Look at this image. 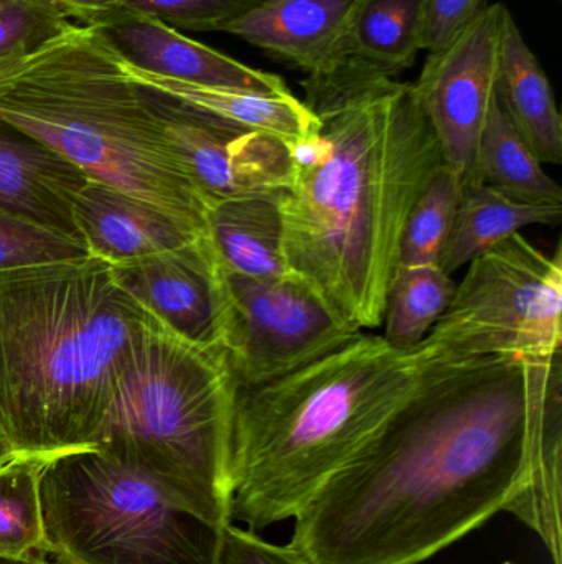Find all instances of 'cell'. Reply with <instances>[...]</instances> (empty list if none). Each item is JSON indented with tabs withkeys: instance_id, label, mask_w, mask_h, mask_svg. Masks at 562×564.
Segmentation results:
<instances>
[{
	"instance_id": "obj_1",
	"label": "cell",
	"mask_w": 562,
	"mask_h": 564,
	"mask_svg": "<svg viewBox=\"0 0 562 564\" xmlns=\"http://www.w3.org/2000/svg\"><path fill=\"white\" fill-rule=\"evenodd\" d=\"M561 355L432 360L411 400L294 516L309 564H421L505 512Z\"/></svg>"
},
{
	"instance_id": "obj_2",
	"label": "cell",
	"mask_w": 562,
	"mask_h": 564,
	"mask_svg": "<svg viewBox=\"0 0 562 564\" xmlns=\"http://www.w3.org/2000/svg\"><path fill=\"white\" fill-rule=\"evenodd\" d=\"M319 119L279 192L287 273L360 330L383 324L411 208L444 165L415 86L350 56L302 82Z\"/></svg>"
},
{
	"instance_id": "obj_3",
	"label": "cell",
	"mask_w": 562,
	"mask_h": 564,
	"mask_svg": "<svg viewBox=\"0 0 562 564\" xmlns=\"http://www.w3.org/2000/svg\"><path fill=\"white\" fill-rule=\"evenodd\" d=\"M147 312L92 257L0 271V426L19 457L95 446Z\"/></svg>"
},
{
	"instance_id": "obj_4",
	"label": "cell",
	"mask_w": 562,
	"mask_h": 564,
	"mask_svg": "<svg viewBox=\"0 0 562 564\" xmlns=\"http://www.w3.org/2000/svg\"><path fill=\"white\" fill-rule=\"evenodd\" d=\"M431 364L419 345L399 350L362 334L294 373L240 388L231 523L257 532L294 519L411 400Z\"/></svg>"
},
{
	"instance_id": "obj_5",
	"label": "cell",
	"mask_w": 562,
	"mask_h": 564,
	"mask_svg": "<svg viewBox=\"0 0 562 564\" xmlns=\"http://www.w3.org/2000/svg\"><path fill=\"white\" fill-rule=\"evenodd\" d=\"M98 26L69 22L0 62V121L42 142L89 181L118 188L205 234V207L155 102ZM207 235V234H205Z\"/></svg>"
},
{
	"instance_id": "obj_6",
	"label": "cell",
	"mask_w": 562,
	"mask_h": 564,
	"mask_svg": "<svg viewBox=\"0 0 562 564\" xmlns=\"http://www.w3.org/2000/svg\"><path fill=\"white\" fill-rule=\"evenodd\" d=\"M238 391L221 345L185 340L147 314L119 365L92 447L178 509L224 529Z\"/></svg>"
},
{
	"instance_id": "obj_7",
	"label": "cell",
	"mask_w": 562,
	"mask_h": 564,
	"mask_svg": "<svg viewBox=\"0 0 562 564\" xmlns=\"http://www.w3.org/2000/svg\"><path fill=\"white\" fill-rule=\"evenodd\" d=\"M53 564H220L221 533L96 447L40 464Z\"/></svg>"
},
{
	"instance_id": "obj_8",
	"label": "cell",
	"mask_w": 562,
	"mask_h": 564,
	"mask_svg": "<svg viewBox=\"0 0 562 564\" xmlns=\"http://www.w3.org/2000/svg\"><path fill=\"white\" fill-rule=\"evenodd\" d=\"M419 347L442 361L561 355V248L550 257L517 234L475 258Z\"/></svg>"
},
{
	"instance_id": "obj_9",
	"label": "cell",
	"mask_w": 562,
	"mask_h": 564,
	"mask_svg": "<svg viewBox=\"0 0 562 564\" xmlns=\"http://www.w3.org/2000/svg\"><path fill=\"white\" fill-rule=\"evenodd\" d=\"M362 334L293 274L220 273V345L240 388L294 373Z\"/></svg>"
},
{
	"instance_id": "obj_10",
	"label": "cell",
	"mask_w": 562,
	"mask_h": 564,
	"mask_svg": "<svg viewBox=\"0 0 562 564\" xmlns=\"http://www.w3.org/2000/svg\"><path fill=\"white\" fill-rule=\"evenodd\" d=\"M508 9L485 6L445 48L429 53L415 83L444 167L461 187L474 181L478 141L497 98L502 33Z\"/></svg>"
},
{
	"instance_id": "obj_11",
	"label": "cell",
	"mask_w": 562,
	"mask_h": 564,
	"mask_svg": "<svg viewBox=\"0 0 562 564\" xmlns=\"http://www.w3.org/2000/svg\"><path fill=\"white\" fill-rule=\"evenodd\" d=\"M168 141L205 207L289 187L293 154L279 139L224 124L154 93Z\"/></svg>"
},
{
	"instance_id": "obj_12",
	"label": "cell",
	"mask_w": 562,
	"mask_h": 564,
	"mask_svg": "<svg viewBox=\"0 0 562 564\" xmlns=\"http://www.w3.org/2000/svg\"><path fill=\"white\" fill-rule=\"evenodd\" d=\"M118 284L185 340L220 345V267L207 237L181 250L111 267Z\"/></svg>"
},
{
	"instance_id": "obj_13",
	"label": "cell",
	"mask_w": 562,
	"mask_h": 564,
	"mask_svg": "<svg viewBox=\"0 0 562 564\" xmlns=\"http://www.w3.org/2000/svg\"><path fill=\"white\" fill-rule=\"evenodd\" d=\"M360 0H263L224 26L307 75L350 58V29Z\"/></svg>"
},
{
	"instance_id": "obj_14",
	"label": "cell",
	"mask_w": 562,
	"mask_h": 564,
	"mask_svg": "<svg viewBox=\"0 0 562 564\" xmlns=\"http://www.w3.org/2000/svg\"><path fill=\"white\" fill-rule=\"evenodd\" d=\"M71 217L89 257L109 267L181 250L207 237L145 202L89 178L75 195Z\"/></svg>"
},
{
	"instance_id": "obj_15",
	"label": "cell",
	"mask_w": 562,
	"mask_h": 564,
	"mask_svg": "<svg viewBox=\"0 0 562 564\" xmlns=\"http://www.w3.org/2000/svg\"><path fill=\"white\" fill-rule=\"evenodd\" d=\"M125 62L164 78L263 95H289L280 76L251 68L152 17L125 13L101 29Z\"/></svg>"
},
{
	"instance_id": "obj_16",
	"label": "cell",
	"mask_w": 562,
	"mask_h": 564,
	"mask_svg": "<svg viewBox=\"0 0 562 564\" xmlns=\"http://www.w3.org/2000/svg\"><path fill=\"white\" fill-rule=\"evenodd\" d=\"M86 181V175L62 155L0 121L2 207L76 237L73 200Z\"/></svg>"
},
{
	"instance_id": "obj_17",
	"label": "cell",
	"mask_w": 562,
	"mask_h": 564,
	"mask_svg": "<svg viewBox=\"0 0 562 564\" xmlns=\"http://www.w3.org/2000/svg\"><path fill=\"white\" fill-rule=\"evenodd\" d=\"M122 68L132 82L148 91L167 96L224 124L273 135L284 142L289 151L312 138L319 129L317 116L293 93L263 95L177 82L145 72L125 59L122 62Z\"/></svg>"
},
{
	"instance_id": "obj_18",
	"label": "cell",
	"mask_w": 562,
	"mask_h": 564,
	"mask_svg": "<svg viewBox=\"0 0 562 564\" xmlns=\"http://www.w3.org/2000/svg\"><path fill=\"white\" fill-rule=\"evenodd\" d=\"M205 234L218 267L247 278L287 273L279 192L244 195L207 208Z\"/></svg>"
},
{
	"instance_id": "obj_19",
	"label": "cell",
	"mask_w": 562,
	"mask_h": 564,
	"mask_svg": "<svg viewBox=\"0 0 562 564\" xmlns=\"http://www.w3.org/2000/svg\"><path fill=\"white\" fill-rule=\"evenodd\" d=\"M497 99L543 164L562 162V119L553 86L508 10L502 33Z\"/></svg>"
},
{
	"instance_id": "obj_20",
	"label": "cell",
	"mask_w": 562,
	"mask_h": 564,
	"mask_svg": "<svg viewBox=\"0 0 562 564\" xmlns=\"http://www.w3.org/2000/svg\"><path fill=\"white\" fill-rule=\"evenodd\" d=\"M562 410L561 384L535 416L528 436L520 487L505 512L530 527L562 564Z\"/></svg>"
},
{
	"instance_id": "obj_21",
	"label": "cell",
	"mask_w": 562,
	"mask_h": 564,
	"mask_svg": "<svg viewBox=\"0 0 562 564\" xmlns=\"http://www.w3.org/2000/svg\"><path fill=\"white\" fill-rule=\"evenodd\" d=\"M562 205L514 200L491 185L471 182L461 188L451 235L442 251L441 270L452 274L475 258L531 225H560Z\"/></svg>"
},
{
	"instance_id": "obj_22",
	"label": "cell",
	"mask_w": 562,
	"mask_h": 564,
	"mask_svg": "<svg viewBox=\"0 0 562 564\" xmlns=\"http://www.w3.org/2000/svg\"><path fill=\"white\" fill-rule=\"evenodd\" d=\"M524 204L562 205L560 185L515 129L495 98L478 141L474 181Z\"/></svg>"
},
{
	"instance_id": "obj_23",
	"label": "cell",
	"mask_w": 562,
	"mask_h": 564,
	"mask_svg": "<svg viewBox=\"0 0 562 564\" xmlns=\"http://www.w3.org/2000/svg\"><path fill=\"white\" fill-rule=\"evenodd\" d=\"M422 0H360L350 29V56L388 75L411 68L421 52Z\"/></svg>"
},
{
	"instance_id": "obj_24",
	"label": "cell",
	"mask_w": 562,
	"mask_h": 564,
	"mask_svg": "<svg viewBox=\"0 0 562 564\" xmlns=\"http://www.w3.org/2000/svg\"><path fill=\"white\" fill-rule=\"evenodd\" d=\"M454 292L455 282L441 267L396 268L386 294L382 337L399 350L418 347L451 304Z\"/></svg>"
},
{
	"instance_id": "obj_25",
	"label": "cell",
	"mask_w": 562,
	"mask_h": 564,
	"mask_svg": "<svg viewBox=\"0 0 562 564\" xmlns=\"http://www.w3.org/2000/svg\"><path fill=\"white\" fill-rule=\"evenodd\" d=\"M40 459L0 467V564H38L45 555Z\"/></svg>"
},
{
	"instance_id": "obj_26",
	"label": "cell",
	"mask_w": 562,
	"mask_h": 564,
	"mask_svg": "<svg viewBox=\"0 0 562 564\" xmlns=\"http://www.w3.org/2000/svg\"><path fill=\"white\" fill-rule=\"evenodd\" d=\"M461 188L444 165L436 172L406 221L396 268L439 267L454 224Z\"/></svg>"
},
{
	"instance_id": "obj_27",
	"label": "cell",
	"mask_w": 562,
	"mask_h": 564,
	"mask_svg": "<svg viewBox=\"0 0 562 564\" xmlns=\"http://www.w3.org/2000/svg\"><path fill=\"white\" fill-rule=\"evenodd\" d=\"M89 257L79 238L0 205V271Z\"/></svg>"
},
{
	"instance_id": "obj_28",
	"label": "cell",
	"mask_w": 562,
	"mask_h": 564,
	"mask_svg": "<svg viewBox=\"0 0 562 564\" xmlns=\"http://www.w3.org/2000/svg\"><path fill=\"white\" fill-rule=\"evenodd\" d=\"M128 12L152 17L174 29L221 30L263 0H121Z\"/></svg>"
},
{
	"instance_id": "obj_29",
	"label": "cell",
	"mask_w": 562,
	"mask_h": 564,
	"mask_svg": "<svg viewBox=\"0 0 562 564\" xmlns=\"http://www.w3.org/2000/svg\"><path fill=\"white\" fill-rule=\"evenodd\" d=\"M68 23L46 0H5L0 3V62L33 48Z\"/></svg>"
},
{
	"instance_id": "obj_30",
	"label": "cell",
	"mask_w": 562,
	"mask_h": 564,
	"mask_svg": "<svg viewBox=\"0 0 562 564\" xmlns=\"http://www.w3.org/2000/svg\"><path fill=\"white\" fill-rule=\"evenodd\" d=\"M485 7V0H422L419 46L429 53L451 45Z\"/></svg>"
},
{
	"instance_id": "obj_31",
	"label": "cell",
	"mask_w": 562,
	"mask_h": 564,
	"mask_svg": "<svg viewBox=\"0 0 562 564\" xmlns=\"http://www.w3.org/2000/svg\"><path fill=\"white\" fill-rule=\"evenodd\" d=\"M220 564H309L290 545H276L254 530L228 523L221 533Z\"/></svg>"
},
{
	"instance_id": "obj_32",
	"label": "cell",
	"mask_w": 562,
	"mask_h": 564,
	"mask_svg": "<svg viewBox=\"0 0 562 564\" xmlns=\"http://www.w3.org/2000/svg\"><path fill=\"white\" fill-rule=\"evenodd\" d=\"M63 13L69 22L78 25L104 26L122 19L128 10L121 0H46Z\"/></svg>"
},
{
	"instance_id": "obj_33",
	"label": "cell",
	"mask_w": 562,
	"mask_h": 564,
	"mask_svg": "<svg viewBox=\"0 0 562 564\" xmlns=\"http://www.w3.org/2000/svg\"><path fill=\"white\" fill-rule=\"evenodd\" d=\"M16 453L13 451L12 444L7 440L5 433H3L2 426H0V467L5 464L12 463L16 459Z\"/></svg>"
},
{
	"instance_id": "obj_34",
	"label": "cell",
	"mask_w": 562,
	"mask_h": 564,
	"mask_svg": "<svg viewBox=\"0 0 562 564\" xmlns=\"http://www.w3.org/2000/svg\"><path fill=\"white\" fill-rule=\"evenodd\" d=\"M38 564H53V563L49 562V558H43L42 562H40Z\"/></svg>"
},
{
	"instance_id": "obj_35",
	"label": "cell",
	"mask_w": 562,
	"mask_h": 564,
	"mask_svg": "<svg viewBox=\"0 0 562 564\" xmlns=\"http://www.w3.org/2000/svg\"><path fill=\"white\" fill-rule=\"evenodd\" d=\"M5 2V0H0V3Z\"/></svg>"
}]
</instances>
